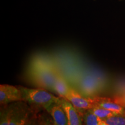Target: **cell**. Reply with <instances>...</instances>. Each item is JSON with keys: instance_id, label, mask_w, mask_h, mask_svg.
Wrapping results in <instances>:
<instances>
[{"instance_id": "30bf717a", "label": "cell", "mask_w": 125, "mask_h": 125, "mask_svg": "<svg viewBox=\"0 0 125 125\" xmlns=\"http://www.w3.org/2000/svg\"><path fill=\"white\" fill-rule=\"evenodd\" d=\"M82 116L83 125H108L104 120L96 116L91 109L85 111Z\"/></svg>"}, {"instance_id": "4fadbf2b", "label": "cell", "mask_w": 125, "mask_h": 125, "mask_svg": "<svg viewBox=\"0 0 125 125\" xmlns=\"http://www.w3.org/2000/svg\"><path fill=\"white\" fill-rule=\"evenodd\" d=\"M115 91L116 96H122L125 94V78H122L117 81L115 84Z\"/></svg>"}, {"instance_id": "3957f363", "label": "cell", "mask_w": 125, "mask_h": 125, "mask_svg": "<svg viewBox=\"0 0 125 125\" xmlns=\"http://www.w3.org/2000/svg\"><path fill=\"white\" fill-rule=\"evenodd\" d=\"M57 74L58 73L50 67L34 68L31 73V80L41 88L53 91Z\"/></svg>"}, {"instance_id": "5bb4252c", "label": "cell", "mask_w": 125, "mask_h": 125, "mask_svg": "<svg viewBox=\"0 0 125 125\" xmlns=\"http://www.w3.org/2000/svg\"><path fill=\"white\" fill-rule=\"evenodd\" d=\"M113 100L120 105L122 106L125 108V94L122 96H115L114 97Z\"/></svg>"}, {"instance_id": "277c9868", "label": "cell", "mask_w": 125, "mask_h": 125, "mask_svg": "<svg viewBox=\"0 0 125 125\" xmlns=\"http://www.w3.org/2000/svg\"><path fill=\"white\" fill-rule=\"evenodd\" d=\"M64 98L70 101L72 105L80 112L81 115H82L85 111L93 108L95 106L92 98L84 97L71 87H70L69 91Z\"/></svg>"}, {"instance_id": "6da1fadb", "label": "cell", "mask_w": 125, "mask_h": 125, "mask_svg": "<svg viewBox=\"0 0 125 125\" xmlns=\"http://www.w3.org/2000/svg\"><path fill=\"white\" fill-rule=\"evenodd\" d=\"M32 113L28 103L19 101L2 105L0 111V125H26Z\"/></svg>"}, {"instance_id": "9a60e30c", "label": "cell", "mask_w": 125, "mask_h": 125, "mask_svg": "<svg viewBox=\"0 0 125 125\" xmlns=\"http://www.w3.org/2000/svg\"><path fill=\"white\" fill-rule=\"evenodd\" d=\"M41 125H56L53 121L49 118H46V116H42V120L41 121Z\"/></svg>"}, {"instance_id": "7a4b0ae2", "label": "cell", "mask_w": 125, "mask_h": 125, "mask_svg": "<svg viewBox=\"0 0 125 125\" xmlns=\"http://www.w3.org/2000/svg\"><path fill=\"white\" fill-rule=\"evenodd\" d=\"M18 87L22 93L23 101L43 108L52 103L58 102L60 100V97L50 93L44 89H31L20 86Z\"/></svg>"}, {"instance_id": "8992f818", "label": "cell", "mask_w": 125, "mask_h": 125, "mask_svg": "<svg viewBox=\"0 0 125 125\" xmlns=\"http://www.w3.org/2000/svg\"><path fill=\"white\" fill-rule=\"evenodd\" d=\"M44 109L49 114L56 125H68L66 112L61 105L60 100L58 102L46 106Z\"/></svg>"}, {"instance_id": "2e32d148", "label": "cell", "mask_w": 125, "mask_h": 125, "mask_svg": "<svg viewBox=\"0 0 125 125\" xmlns=\"http://www.w3.org/2000/svg\"><path fill=\"white\" fill-rule=\"evenodd\" d=\"M26 125H41V123L40 122L37 121V120L36 119L32 118L30 120L29 122Z\"/></svg>"}, {"instance_id": "52a82bcc", "label": "cell", "mask_w": 125, "mask_h": 125, "mask_svg": "<svg viewBox=\"0 0 125 125\" xmlns=\"http://www.w3.org/2000/svg\"><path fill=\"white\" fill-rule=\"evenodd\" d=\"M94 105L115 112L118 115L125 116V108L114 100L113 98L97 97L92 98Z\"/></svg>"}, {"instance_id": "5b68a950", "label": "cell", "mask_w": 125, "mask_h": 125, "mask_svg": "<svg viewBox=\"0 0 125 125\" xmlns=\"http://www.w3.org/2000/svg\"><path fill=\"white\" fill-rule=\"evenodd\" d=\"M23 101L22 93L18 86L9 85L0 86V103L1 105Z\"/></svg>"}, {"instance_id": "7c38bea8", "label": "cell", "mask_w": 125, "mask_h": 125, "mask_svg": "<svg viewBox=\"0 0 125 125\" xmlns=\"http://www.w3.org/2000/svg\"><path fill=\"white\" fill-rule=\"evenodd\" d=\"M108 125H125V116L117 115L104 120Z\"/></svg>"}, {"instance_id": "8fae6325", "label": "cell", "mask_w": 125, "mask_h": 125, "mask_svg": "<svg viewBox=\"0 0 125 125\" xmlns=\"http://www.w3.org/2000/svg\"><path fill=\"white\" fill-rule=\"evenodd\" d=\"M91 110L96 116L103 120H105L109 117L118 115L117 114L111 111H109L108 109L98 107L96 105H95L93 108H92Z\"/></svg>"}, {"instance_id": "ba28073f", "label": "cell", "mask_w": 125, "mask_h": 125, "mask_svg": "<svg viewBox=\"0 0 125 125\" xmlns=\"http://www.w3.org/2000/svg\"><path fill=\"white\" fill-rule=\"evenodd\" d=\"M60 104L66 112L68 121V125H82V115L64 98L60 97Z\"/></svg>"}, {"instance_id": "9c48e42d", "label": "cell", "mask_w": 125, "mask_h": 125, "mask_svg": "<svg viewBox=\"0 0 125 125\" xmlns=\"http://www.w3.org/2000/svg\"><path fill=\"white\" fill-rule=\"evenodd\" d=\"M70 89L67 81L59 74H57L53 87L54 91L59 96V97L65 98Z\"/></svg>"}]
</instances>
